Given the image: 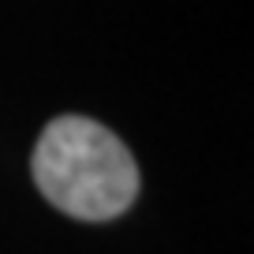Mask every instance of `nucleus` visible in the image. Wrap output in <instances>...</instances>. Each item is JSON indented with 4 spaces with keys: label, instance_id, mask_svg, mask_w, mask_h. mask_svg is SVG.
<instances>
[{
    "label": "nucleus",
    "instance_id": "nucleus-1",
    "mask_svg": "<svg viewBox=\"0 0 254 254\" xmlns=\"http://www.w3.org/2000/svg\"><path fill=\"white\" fill-rule=\"evenodd\" d=\"M34 180L64 213L79 221H112L135 202L138 168L109 127L86 116H60L41 131Z\"/></svg>",
    "mask_w": 254,
    "mask_h": 254
}]
</instances>
